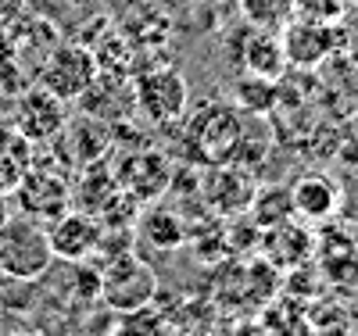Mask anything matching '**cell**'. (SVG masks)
<instances>
[{
  "mask_svg": "<svg viewBox=\"0 0 358 336\" xmlns=\"http://www.w3.org/2000/svg\"><path fill=\"white\" fill-rule=\"evenodd\" d=\"M351 190H355V197H358V168H355V175H351Z\"/></svg>",
  "mask_w": 358,
  "mask_h": 336,
  "instance_id": "obj_19",
  "label": "cell"
},
{
  "mask_svg": "<svg viewBox=\"0 0 358 336\" xmlns=\"http://www.w3.org/2000/svg\"><path fill=\"white\" fill-rule=\"evenodd\" d=\"M133 94H136V108L151 122H158V126L179 122L187 115V104H190L187 79L179 75L176 68H158V72L140 75L136 86H133Z\"/></svg>",
  "mask_w": 358,
  "mask_h": 336,
  "instance_id": "obj_5",
  "label": "cell"
},
{
  "mask_svg": "<svg viewBox=\"0 0 358 336\" xmlns=\"http://www.w3.org/2000/svg\"><path fill=\"white\" fill-rule=\"evenodd\" d=\"M0 336H15V333H11V329H0Z\"/></svg>",
  "mask_w": 358,
  "mask_h": 336,
  "instance_id": "obj_20",
  "label": "cell"
},
{
  "mask_svg": "<svg viewBox=\"0 0 358 336\" xmlns=\"http://www.w3.org/2000/svg\"><path fill=\"white\" fill-rule=\"evenodd\" d=\"M18 200H22V207H25V215L50 222V219L62 215V211H69L72 193H69V182H65V179L47 175V172H33V175L22 179Z\"/></svg>",
  "mask_w": 358,
  "mask_h": 336,
  "instance_id": "obj_10",
  "label": "cell"
},
{
  "mask_svg": "<svg viewBox=\"0 0 358 336\" xmlns=\"http://www.w3.org/2000/svg\"><path fill=\"white\" fill-rule=\"evenodd\" d=\"M15 118H18L22 140H54V136H62L65 126H69L65 101H57L50 89H43V86L22 94Z\"/></svg>",
  "mask_w": 358,
  "mask_h": 336,
  "instance_id": "obj_7",
  "label": "cell"
},
{
  "mask_svg": "<svg viewBox=\"0 0 358 336\" xmlns=\"http://www.w3.org/2000/svg\"><path fill=\"white\" fill-rule=\"evenodd\" d=\"M287 65V54H283V43L273 40V36H255L248 43V75L255 79H276Z\"/></svg>",
  "mask_w": 358,
  "mask_h": 336,
  "instance_id": "obj_16",
  "label": "cell"
},
{
  "mask_svg": "<svg viewBox=\"0 0 358 336\" xmlns=\"http://www.w3.org/2000/svg\"><path fill=\"white\" fill-rule=\"evenodd\" d=\"M97 75H101V61L94 50L83 43H62L47 54L43 68H40V86L50 89L57 101L72 104L86 94Z\"/></svg>",
  "mask_w": 358,
  "mask_h": 336,
  "instance_id": "obj_3",
  "label": "cell"
},
{
  "mask_svg": "<svg viewBox=\"0 0 358 336\" xmlns=\"http://www.w3.org/2000/svg\"><path fill=\"white\" fill-rule=\"evenodd\" d=\"M241 133H244V122L233 108L219 104V101H204L197 108V115L190 118L187 136L197 150V158L204 165H226L233 161L236 147H241Z\"/></svg>",
  "mask_w": 358,
  "mask_h": 336,
  "instance_id": "obj_1",
  "label": "cell"
},
{
  "mask_svg": "<svg viewBox=\"0 0 358 336\" xmlns=\"http://www.w3.org/2000/svg\"><path fill=\"white\" fill-rule=\"evenodd\" d=\"M248 215H251L255 229H273L287 219H297L290 187H262V190H255V197L248 204Z\"/></svg>",
  "mask_w": 358,
  "mask_h": 336,
  "instance_id": "obj_15",
  "label": "cell"
},
{
  "mask_svg": "<svg viewBox=\"0 0 358 336\" xmlns=\"http://www.w3.org/2000/svg\"><path fill=\"white\" fill-rule=\"evenodd\" d=\"M294 197V215L305 219V222H326L337 215L341 207V190L330 175H319V172H305L301 179L290 187Z\"/></svg>",
  "mask_w": 358,
  "mask_h": 336,
  "instance_id": "obj_9",
  "label": "cell"
},
{
  "mask_svg": "<svg viewBox=\"0 0 358 336\" xmlns=\"http://www.w3.org/2000/svg\"><path fill=\"white\" fill-rule=\"evenodd\" d=\"M280 43H283V54H287L290 65L312 68V65H319V61L330 54L334 33H330V25H326V22H308V18H301V22H290V25H287V33H283Z\"/></svg>",
  "mask_w": 358,
  "mask_h": 336,
  "instance_id": "obj_11",
  "label": "cell"
},
{
  "mask_svg": "<svg viewBox=\"0 0 358 336\" xmlns=\"http://www.w3.org/2000/svg\"><path fill=\"white\" fill-rule=\"evenodd\" d=\"M290 15L330 25L334 18H341V0H294V11Z\"/></svg>",
  "mask_w": 358,
  "mask_h": 336,
  "instance_id": "obj_18",
  "label": "cell"
},
{
  "mask_svg": "<svg viewBox=\"0 0 358 336\" xmlns=\"http://www.w3.org/2000/svg\"><path fill=\"white\" fill-rule=\"evenodd\" d=\"M136 236L147 243V247H155V251H176V247H183V240H187V226L183 219L176 215V211H165V207H151V211H143V215H136Z\"/></svg>",
  "mask_w": 358,
  "mask_h": 336,
  "instance_id": "obj_14",
  "label": "cell"
},
{
  "mask_svg": "<svg viewBox=\"0 0 358 336\" xmlns=\"http://www.w3.org/2000/svg\"><path fill=\"white\" fill-rule=\"evenodd\" d=\"M155 272L147 261H140L133 251H122L118 258H111L104 265V276H101V297L108 300V308L115 312H136L143 308L147 300L155 297Z\"/></svg>",
  "mask_w": 358,
  "mask_h": 336,
  "instance_id": "obj_4",
  "label": "cell"
},
{
  "mask_svg": "<svg viewBox=\"0 0 358 336\" xmlns=\"http://www.w3.org/2000/svg\"><path fill=\"white\" fill-rule=\"evenodd\" d=\"M251 197H255V182L241 165H229V161L212 165V172L204 179V200L219 215H241V211H248Z\"/></svg>",
  "mask_w": 358,
  "mask_h": 336,
  "instance_id": "obj_8",
  "label": "cell"
},
{
  "mask_svg": "<svg viewBox=\"0 0 358 336\" xmlns=\"http://www.w3.org/2000/svg\"><path fill=\"white\" fill-rule=\"evenodd\" d=\"M54 251L47 229L29 219H15L0 226V272L11 279H36L50 268Z\"/></svg>",
  "mask_w": 358,
  "mask_h": 336,
  "instance_id": "obj_2",
  "label": "cell"
},
{
  "mask_svg": "<svg viewBox=\"0 0 358 336\" xmlns=\"http://www.w3.org/2000/svg\"><path fill=\"white\" fill-rule=\"evenodd\" d=\"M122 182H126V190H129L136 200H155L162 190H169L172 172H169V161L151 150V154L133 158V165L122 172Z\"/></svg>",
  "mask_w": 358,
  "mask_h": 336,
  "instance_id": "obj_13",
  "label": "cell"
},
{
  "mask_svg": "<svg viewBox=\"0 0 358 336\" xmlns=\"http://www.w3.org/2000/svg\"><path fill=\"white\" fill-rule=\"evenodd\" d=\"M262 233H265L262 247H265L268 261L280 265V268H297L312 254V247H315L312 229L301 226V222H294V219H287V222H280L273 229H262Z\"/></svg>",
  "mask_w": 358,
  "mask_h": 336,
  "instance_id": "obj_12",
  "label": "cell"
},
{
  "mask_svg": "<svg viewBox=\"0 0 358 336\" xmlns=\"http://www.w3.org/2000/svg\"><path fill=\"white\" fill-rule=\"evenodd\" d=\"M47 240L54 258L65 261H83L86 254H94L104 240V226L94 211H62L57 219H50L47 226Z\"/></svg>",
  "mask_w": 358,
  "mask_h": 336,
  "instance_id": "obj_6",
  "label": "cell"
},
{
  "mask_svg": "<svg viewBox=\"0 0 358 336\" xmlns=\"http://www.w3.org/2000/svg\"><path fill=\"white\" fill-rule=\"evenodd\" d=\"M294 11V0H244V15L255 25H276Z\"/></svg>",
  "mask_w": 358,
  "mask_h": 336,
  "instance_id": "obj_17",
  "label": "cell"
}]
</instances>
